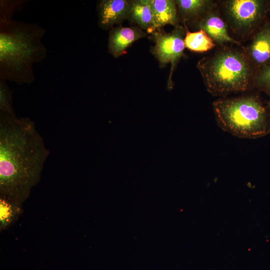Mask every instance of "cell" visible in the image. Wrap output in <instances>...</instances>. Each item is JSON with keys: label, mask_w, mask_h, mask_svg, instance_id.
Returning <instances> with one entry per match:
<instances>
[{"label": "cell", "mask_w": 270, "mask_h": 270, "mask_svg": "<svg viewBox=\"0 0 270 270\" xmlns=\"http://www.w3.org/2000/svg\"><path fill=\"white\" fill-rule=\"evenodd\" d=\"M49 153L34 122L2 112L0 198L22 206L32 188L38 183Z\"/></svg>", "instance_id": "obj_1"}, {"label": "cell", "mask_w": 270, "mask_h": 270, "mask_svg": "<svg viewBox=\"0 0 270 270\" xmlns=\"http://www.w3.org/2000/svg\"><path fill=\"white\" fill-rule=\"evenodd\" d=\"M149 3L156 30L166 24H176L178 14L175 0H149Z\"/></svg>", "instance_id": "obj_10"}, {"label": "cell", "mask_w": 270, "mask_h": 270, "mask_svg": "<svg viewBox=\"0 0 270 270\" xmlns=\"http://www.w3.org/2000/svg\"><path fill=\"white\" fill-rule=\"evenodd\" d=\"M246 54L253 68H260L270 62V21L266 22L254 36Z\"/></svg>", "instance_id": "obj_7"}, {"label": "cell", "mask_w": 270, "mask_h": 270, "mask_svg": "<svg viewBox=\"0 0 270 270\" xmlns=\"http://www.w3.org/2000/svg\"><path fill=\"white\" fill-rule=\"evenodd\" d=\"M199 26L214 42L222 46L228 43L242 46L238 41L234 40L230 36L226 24L218 14L213 10V8L208 12L201 18Z\"/></svg>", "instance_id": "obj_9"}, {"label": "cell", "mask_w": 270, "mask_h": 270, "mask_svg": "<svg viewBox=\"0 0 270 270\" xmlns=\"http://www.w3.org/2000/svg\"><path fill=\"white\" fill-rule=\"evenodd\" d=\"M212 108L218 126L238 138H256L270 132V114L256 96L220 98Z\"/></svg>", "instance_id": "obj_3"}, {"label": "cell", "mask_w": 270, "mask_h": 270, "mask_svg": "<svg viewBox=\"0 0 270 270\" xmlns=\"http://www.w3.org/2000/svg\"><path fill=\"white\" fill-rule=\"evenodd\" d=\"M254 82L259 90L270 95V62L260 68Z\"/></svg>", "instance_id": "obj_15"}, {"label": "cell", "mask_w": 270, "mask_h": 270, "mask_svg": "<svg viewBox=\"0 0 270 270\" xmlns=\"http://www.w3.org/2000/svg\"><path fill=\"white\" fill-rule=\"evenodd\" d=\"M184 44L185 48L198 52H207L216 46L212 38L202 30L195 32L187 30L184 38Z\"/></svg>", "instance_id": "obj_13"}, {"label": "cell", "mask_w": 270, "mask_h": 270, "mask_svg": "<svg viewBox=\"0 0 270 270\" xmlns=\"http://www.w3.org/2000/svg\"><path fill=\"white\" fill-rule=\"evenodd\" d=\"M197 68L207 90L223 98L247 90L253 75V66L246 53L234 48L223 49L202 58Z\"/></svg>", "instance_id": "obj_2"}, {"label": "cell", "mask_w": 270, "mask_h": 270, "mask_svg": "<svg viewBox=\"0 0 270 270\" xmlns=\"http://www.w3.org/2000/svg\"><path fill=\"white\" fill-rule=\"evenodd\" d=\"M133 0H104L98 6V25L104 30L122 22L130 14Z\"/></svg>", "instance_id": "obj_6"}, {"label": "cell", "mask_w": 270, "mask_h": 270, "mask_svg": "<svg viewBox=\"0 0 270 270\" xmlns=\"http://www.w3.org/2000/svg\"><path fill=\"white\" fill-rule=\"evenodd\" d=\"M223 7L232 31L244 36L252 33L264 20L269 2L263 0H228L223 2Z\"/></svg>", "instance_id": "obj_4"}, {"label": "cell", "mask_w": 270, "mask_h": 270, "mask_svg": "<svg viewBox=\"0 0 270 270\" xmlns=\"http://www.w3.org/2000/svg\"><path fill=\"white\" fill-rule=\"evenodd\" d=\"M130 16L141 29L148 32L156 30L149 0H133Z\"/></svg>", "instance_id": "obj_12"}, {"label": "cell", "mask_w": 270, "mask_h": 270, "mask_svg": "<svg viewBox=\"0 0 270 270\" xmlns=\"http://www.w3.org/2000/svg\"><path fill=\"white\" fill-rule=\"evenodd\" d=\"M146 36V33L140 28H114L110 32L109 51L114 58H118L126 53V50L134 42Z\"/></svg>", "instance_id": "obj_8"}, {"label": "cell", "mask_w": 270, "mask_h": 270, "mask_svg": "<svg viewBox=\"0 0 270 270\" xmlns=\"http://www.w3.org/2000/svg\"><path fill=\"white\" fill-rule=\"evenodd\" d=\"M185 35L184 30L178 26L171 32H156L154 34L155 45L152 53L162 67L170 64V84L175 66L183 54Z\"/></svg>", "instance_id": "obj_5"}, {"label": "cell", "mask_w": 270, "mask_h": 270, "mask_svg": "<svg viewBox=\"0 0 270 270\" xmlns=\"http://www.w3.org/2000/svg\"><path fill=\"white\" fill-rule=\"evenodd\" d=\"M268 110L269 113H270V102H268Z\"/></svg>", "instance_id": "obj_16"}, {"label": "cell", "mask_w": 270, "mask_h": 270, "mask_svg": "<svg viewBox=\"0 0 270 270\" xmlns=\"http://www.w3.org/2000/svg\"><path fill=\"white\" fill-rule=\"evenodd\" d=\"M178 13L184 20L200 17L213 8L214 4L207 0H175Z\"/></svg>", "instance_id": "obj_11"}, {"label": "cell", "mask_w": 270, "mask_h": 270, "mask_svg": "<svg viewBox=\"0 0 270 270\" xmlns=\"http://www.w3.org/2000/svg\"><path fill=\"white\" fill-rule=\"evenodd\" d=\"M22 212V206L0 198V230L2 231L17 220Z\"/></svg>", "instance_id": "obj_14"}]
</instances>
